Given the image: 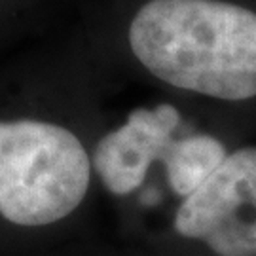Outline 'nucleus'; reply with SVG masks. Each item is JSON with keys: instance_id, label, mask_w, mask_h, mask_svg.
Returning a JSON list of instances; mask_svg holds the SVG:
<instances>
[{"instance_id": "obj_1", "label": "nucleus", "mask_w": 256, "mask_h": 256, "mask_svg": "<svg viewBox=\"0 0 256 256\" xmlns=\"http://www.w3.org/2000/svg\"><path fill=\"white\" fill-rule=\"evenodd\" d=\"M129 46L162 82L222 101L256 97V12L222 0H150Z\"/></svg>"}, {"instance_id": "obj_2", "label": "nucleus", "mask_w": 256, "mask_h": 256, "mask_svg": "<svg viewBox=\"0 0 256 256\" xmlns=\"http://www.w3.org/2000/svg\"><path fill=\"white\" fill-rule=\"evenodd\" d=\"M90 188V158L72 131L36 120L0 122V214L48 226L72 212Z\"/></svg>"}, {"instance_id": "obj_3", "label": "nucleus", "mask_w": 256, "mask_h": 256, "mask_svg": "<svg viewBox=\"0 0 256 256\" xmlns=\"http://www.w3.org/2000/svg\"><path fill=\"white\" fill-rule=\"evenodd\" d=\"M182 238L203 241L218 256H256V146L226 156L174 214Z\"/></svg>"}, {"instance_id": "obj_4", "label": "nucleus", "mask_w": 256, "mask_h": 256, "mask_svg": "<svg viewBox=\"0 0 256 256\" xmlns=\"http://www.w3.org/2000/svg\"><path fill=\"white\" fill-rule=\"evenodd\" d=\"M180 124L178 110L171 104L137 108L122 128L99 140L93 154V167L101 182L116 196L137 190L156 160H164Z\"/></svg>"}, {"instance_id": "obj_5", "label": "nucleus", "mask_w": 256, "mask_h": 256, "mask_svg": "<svg viewBox=\"0 0 256 256\" xmlns=\"http://www.w3.org/2000/svg\"><path fill=\"white\" fill-rule=\"evenodd\" d=\"M226 148L210 135H190L173 140L164 156L167 178L176 196L188 198L226 160Z\"/></svg>"}]
</instances>
